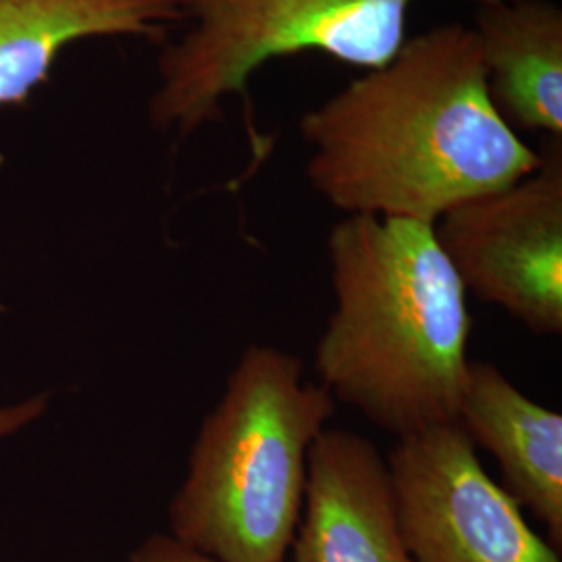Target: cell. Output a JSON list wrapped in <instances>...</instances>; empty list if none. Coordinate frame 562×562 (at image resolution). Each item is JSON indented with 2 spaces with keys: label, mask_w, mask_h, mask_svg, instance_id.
<instances>
[{
  "label": "cell",
  "mask_w": 562,
  "mask_h": 562,
  "mask_svg": "<svg viewBox=\"0 0 562 562\" xmlns=\"http://www.w3.org/2000/svg\"><path fill=\"white\" fill-rule=\"evenodd\" d=\"M306 178L344 215L431 223L503 190L542 161L490 99L471 25L446 23L404 42L301 115Z\"/></svg>",
  "instance_id": "6da1fadb"
},
{
  "label": "cell",
  "mask_w": 562,
  "mask_h": 562,
  "mask_svg": "<svg viewBox=\"0 0 562 562\" xmlns=\"http://www.w3.org/2000/svg\"><path fill=\"white\" fill-rule=\"evenodd\" d=\"M327 257L336 308L315 348L323 387L398 440L457 423L473 319L434 225L344 215Z\"/></svg>",
  "instance_id": "7a4b0ae2"
},
{
  "label": "cell",
  "mask_w": 562,
  "mask_h": 562,
  "mask_svg": "<svg viewBox=\"0 0 562 562\" xmlns=\"http://www.w3.org/2000/svg\"><path fill=\"white\" fill-rule=\"evenodd\" d=\"M338 402L276 346H248L204 417L169 533L213 562H283L302 517L308 457Z\"/></svg>",
  "instance_id": "3957f363"
},
{
  "label": "cell",
  "mask_w": 562,
  "mask_h": 562,
  "mask_svg": "<svg viewBox=\"0 0 562 562\" xmlns=\"http://www.w3.org/2000/svg\"><path fill=\"white\" fill-rule=\"evenodd\" d=\"M178 2L183 32L162 46L148 120L183 140L220 120L232 97L246 99L252 76L271 60L322 53L348 67L382 69L408 41V13L419 0Z\"/></svg>",
  "instance_id": "277c9868"
},
{
  "label": "cell",
  "mask_w": 562,
  "mask_h": 562,
  "mask_svg": "<svg viewBox=\"0 0 562 562\" xmlns=\"http://www.w3.org/2000/svg\"><path fill=\"white\" fill-rule=\"evenodd\" d=\"M536 171L462 202L434 229L467 294L538 336L562 334V138Z\"/></svg>",
  "instance_id": "5b68a950"
},
{
  "label": "cell",
  "mask_w": 562,
  "mask_h": 562,
  "mask_svg": "<svg viewBox=\"0 0 562 562\" xmlns=\"http://www.w3.org/2000/svg\"><path fill=\"white\" fill-rule=\"evenodd\" d=\"M385 462L415 562H562L485 473L459 423L401 438Z\"/></svg>",
  "instance_id": "8992f818"
},
{
  "label": "cell",
  "mask_w": 562,
  "mask_h": 562,
  "mask_svg": "<svg viewBox=\"0 0 562 562\" xmlns=\"http://www.w3.org/2000/svg\"><path fill=\"white\" fill-rule=\"evenodd\" d=\"M294 562H415L402 540L387 462L350 429H323L311 448Z\"/></svg>",
  "instance_id": "52a82bcc"
},
{
  "label": "cell",
  "mask_w": 562,
  "mask_h": 562,
  "mask_svg": "<svg viewBox=\"0 0 562 562\" xmlns=\"http://www.w3.org/2000/svg\"><path fill=\"white\" fill-rule=\"evenodd\" d=\"M457 423L501 467L503 487L562 548V415L531 401L492 362L471 361Z\"/></svg>",
  "instance_id": "ba28073f"
},
{
  "label": "cell",
  "mask_w": 562,
  "mask_h": 562,
  "mask_svg": "<svg viewBox=\"0 0 562 562\" xmlns=\"http://www.w3.org/2000/svg\"><path fill=\"white\" fill-rule=\"evenodd\" d=\"M178 25V0H0V109L27 101L76 42L165 44Z\"/></svg>",
  "instance_id": "9c48e42d"
},
{
  "label": "cell",
  "mask_w": 562,
  "mask_h": 562,
  "mask_svg": "<svg viewBox=\"0 0 562 562\" xmlns=\"http://www.w3.org/2000/svg\"><path fill=\"white\" fill-rule=\"evenodd\" d=\"M487 92L515 132L562 138V9L557 0H503L475 9Z\"/></svg>",
  "instance_id": "30bf717a"
},
{
  "label": "cell",
  "mask_w": 562,
  "mask_h": 562,
  "mask_svg": "<svg viewBox=\"0 0 562 562\" xmlns=\"http://www.w3.org/2000/svg\"><path fill=\"white\" fill-rule=\"evenodd\" d=\"M123 562H213L176 540L171 533H155Z\"/></svg>",
  "instance_id": "8fae6325"
},
{
  "label": "cell",
  "mask_w": 562,
  "mask_h": 562,
  "mask_svg": "<svg viewBox=\"0 0 562 562\" xmlns=\"http://www.w3.org/2000/svg\"><path fill=\"white\" fill-rule=\"evenodd\" d=\"M48 406V394H41L27 401L0 406V440L20 431L21 427L36 422Z\"/></svg>",
  "instance_id": "7c38bea8"
}]
</instances>
